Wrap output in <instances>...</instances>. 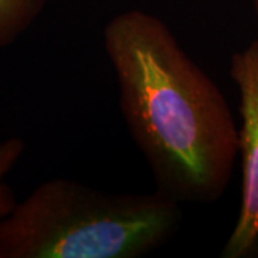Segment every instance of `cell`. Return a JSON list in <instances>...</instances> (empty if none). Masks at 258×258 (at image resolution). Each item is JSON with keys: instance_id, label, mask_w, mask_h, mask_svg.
I'll return each instance as SVG.
<instances>
[{"instance_id": "cell-6", "label": "cell", "mask_w": 258, "mask_h": 258, "mask_svg": "<svg viewBox=\"0 0 258 258\" xmlns=\"http://www.w3.org/2000/svg\"><path fill=\"white\" fill-rule=\"evenodd\" d=\"M254 12H255V19H257V28H258V0H254Z\"/></svg>"}, {"instance_id": "cell-5", "label": "cell", "mask_w": 258, "mask_h": 258, "mask_svg": "<svg viewBox=\"0 0 258 258\" xmlns=\"http://www.w3.org/2000/svg\"><path fill=\"white\" fill-rule=\"evenodd\" d=\"M26 151L25 141L19 137H10L0 142V224L16 207V197L8 184V176L18 165Z\"/></svg>"}, {"instance_id": "cell-2", "label": "cell", "mask_w": 258, "mask_h": 258, "mask_svg": "<svg viewBox=\"0 0 258 258\" xmlns=\"http://www.w3.org/2000/svg\"><path fill=\"white\" fill-rule=\"evenodd\" d=\"M182 204L159 191L111 192L45 181L0 224V258H142L175 237Z\"/></svg>"}, {"instance_id": "cell-3", "label": "cell", "mask_w": 258, "mask_h": 258, "mask_svg": "<svg viewBox=\"0 0 258 258\" xmlns=\"http://www.w3.org/2000/svg\"><path fill=\"white\" fill-rule=\"evenodd\" d=\"M230 75L240 96L241 203L221 258H258V39L231 56Z\"/></svg>"}, {"instance_id": "cell-1", "label": "cell", "mask_w": 258, "mask_h": 258, "mask_svg": "<svg viewBox=\"0 0 258 258\" xmlns=\"http://www.w3.org/2000/svg\"><path fill=\"white\" fill-rule=\"evenodd\" d=\"M131 138L157 191L179 204L225 194L238 157V126L221 89L194 62L164 20L132 9L103 29Z\"/></svg>"}, {"instance_id": "cell-4", "label": "cell", "mask_w": 258, "mask_h": 258, "mask_svg": "<svg viewBox=\"0 0 258 258\" xmlns=\"http://www.w3.org/2000/svg\"><path fill=\"white\" fill-rule=\"evenodd\" d=\"M47 0H0V49L13 45L35 25Z\"/></svg>"}]
</instances>
